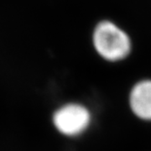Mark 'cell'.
I'll return each instance as SVG.
<instances>
[{"label":"cell","instance_id":"3957f363","mask_svg":"<svg viewBox=\"0 0 151 151\" xmlns=\"http://www.w3.org/2000/svg\"><path fill=\"white\" fill-rule=\"evenodd\" d=\"M129 101L136 116L144 120H151V80H143L135 85Z\"/></svg>","mask_w":151,"mask_h":151},{"label":"cell","instance_id":"7a4b0ae2","mask_svg":"<svg viewBox=\"0 0 151 151\" xmlns=\"http://www.w3.org/2000/svg\"><path fill=\"white\" fill-rule=\"evenodd\" d=\"M54 124L64 135L77 136L87 129L90 123V114L85 106L78 104L66 105L56 111Z\"/></svg>","mask_w":151,"mask_h":151},{"label":"cell","instance_id":"6da1fadb","mask_svg":"<svg viewBox=\"0 0 151 151\" xmlns=\"http://www.w3.org/2000/svg\"><path fill=\"white\" fill-rule=\"evenodd\" d=\"M93 46L104 59L116 62L126 58L131 51V39L112 21L104 20L96 26L92 35Z\"/></svg>","mask_w":151,"mask_h":151}]
</instances>
